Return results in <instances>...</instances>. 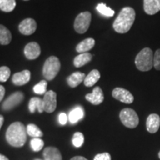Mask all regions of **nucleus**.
Returning a JSON list of instances; mask_svg holds the SVG:
<instances>
[{"label": "nucleus", "mask_w": 160, "mask_h": 160, "mask_svg": "<svg viewBox=\"0 0 160 160\" xmlns=\"http://www.w3.org/2000/svg\"><path fill=\"white\" fill-rule=\"evenodd\" d=\"M136 13L131 7H125L121 10L117 19L113 22V28L118 33H125L131 30L134 23Z\"/></svg>", "instance_id": "f257e3e1"}, {"label": "nucleus", "mask_w": 160, "mask_h": 160, "mask_svg": "<svg viewBox=\"0 0 160 160\" xmlns=\"http://www.w3.org/2000/svg\"><path fill=\"white\" fill-rule=\"evenodd\" d=\"M27 130L25 125L20 122L12 123L6 131V139L11 146L22 147L27 140Z\"/></svg>", "instance_id": "f03ea898"}, {"label": "nucleus", "mask_w": 160, "mask_h": 160, "mask_svg": "<svg viewBox=\"0 0 160 160\" xmlns=\"http://www.w3.org/2000/svg\"><path fill=\"white\" fill-rule=\"evenodd\" d=\"M135 65L140 71H149L153 67V53L149 48H145L136 57Z\"/></svg>", "instance_id": "7ed1b4c3"}, {"label": "nucleus", "mask_w": 160, "mask_h": 160, "mask_svg": "<svg viewBox=\"0 0 160 160\" xmlns=\"http://www.w3.org/2000/svg\"><path fill=\"white\" fill-rule=\"evenodd\" d=\"M60 68H61V63L59 59L57 57L51 56L46 59L43 65V77L45 78V79L51 81L57 77Z\"/></svg>", "instance_id": "20e7f679"}, {"label": "nucleus", "mask_w": 160, "mask_h": 160, "mask_svg": "<svg viewBox=\"0 0 160 160\" xmlns=\"http://www.w3.org/2000/svg\"><path fill=\"white\" fill-rule=\"evenodd\" d=\"M122 123L128 128H135L139 125V119L137 112L131 108H124L119 113Z\"/></svg>", "instance_id": "39448f33"}, {"label": "nucleus", "mask_w": 160, "mask_h": 160, "mask_svg": "<svg viewBox=\"0 0 160 160\" xmlns=\"http://www.w3.org/2000/svg\"><path fill=\"white\" fill-rule=\"evenodd\" d=\"M91 22V13L88 11L79 13L75 19L74 29L78 33L83 34L88 30Z\"/></svg>", "instance_id": "423d86ee"}, {"label": "nucleus", "mask_w": 160, "mask_h": 160, "mask_svg": "<svg viewBox=\"0 0 160 160\" xmlns=\"http://www.w3.org/2000/svg\"><path fill=\"white\" fill-rule=\"evenodd\" d=\"M24 99V93L22 92L17 91L5 99L2 104V109L5 111H10L19 105Z\"/></svg>", "instance_id": "0eeeda50"}, {"label": "nucleus", "mask_w": 160, "mask_h": 160, "mask_svg": "<svg viewBox=\"0 0 160 160\" xmlns=\"http://www.w3.org/2000/svg\"><path fill=\"white\" fill-rule=\"evenodd\" d=\"M42 99L45 111L49 113H53L57 108V93L53 91H47Z\"/></svg>", "instance_id": "6e6552de"}, {"label": "nucleus", "mask_w": 160, "mask_h": 160, "mask_svg": "<svg viewBox=\"0 0 160 160\" xmlns=\"http://www.w3.org/2000/svg\"><path fill=\"white\" fill-rule=\"evenodd\" d=\"M112 96L114 99L125 104H131L134 97L131 92L122 88H116L112 91Z\"/></svg>", "instance_id": "1a4fd4ad"}, {"label": "nucleus", "mask_w": 160, "mask_h": 160, "mask_svg": "<svg viewBox=\"0 0 160 160\" xmlns=\"http://www.w3.org/2000/svg\"><path fill=\"white\" fill-rule=\"evenodd\" d=\"M37 28V24L34 19L31 18L22 20L19 25V31L22 34L29 36L35 33Z\"/></svg>", "instance_id": "9d476101"}, {"label": "nucleus", "mask_w": 160, "mask_h": 160, "mask_svg": "<svg viewBox=\"0 0 160 160\" xmlns=\"http://www.w3.org/2000/svg\"><path fill=\"white\" fill-rule=\"evenodd\" d=\"M24 53L28 59L33 60L37 59L41 54V48L37 42H31L27 44L24 49Z\"/></svg>", "instance_id": "9b49d317"}, {"label": "nucleus", "mask_w": 160, "mask_h": 160, "mask_svg": "<svg viewBox=\"0 0 160 160\" xmlns=\"http://www.w3.org/2000/svg\"><path fill=\"white\" fill-rule=\"evenodd\" d=\"M160 126V118L157 113H151L146 120L147 131L151 133H155L158 131Z\"/></svg>", "instance_id": "f8f14e48"}, {"label": "nucleus", "mask_w": 160, "mask_h": 160, "mask_svg": "<svg viewBox=\"0 0 160 160\" xmlns=\"http://www.w3.org/2000/svg\"><path fill=\"white\" fill-rule=\"evenodd\" d=\"M31 75V71H28V70H24L22 71L14 73L13 77H12V82L15 85H24L30 81Z\"/></svg>", "instance_id": "ddd939ff"}, {"label": "nucleus", "mask_w": 160, "mask_h": 160, "mask_svg": "<svg viewBox=\"0 0 160 160\" xmlns=\"http://www.w3.org/2000/svg\"><path fill=\"white\" fill-rule=\"evenodd\" d=\"M85 99L94 105H100L104 101V94L102 90L100 87H96L93 88L92 93L85 96Z\"/></svg>", "instance_id": "4468645a"}, {"label": "nucleus", "mask_w": 160, "mask_h": 160, "mask_svg": "<svg viewBox=\"0 0 160 160\" xmlns=\"http://www.w3.org/2000/svg\"><path fill=\"white\" fill-rule=\"evenodd\" d=\"M143 8L147 14L154 15L160 11V0H144Z\"/></svg>", "instance_id": "2eb2a0df"}, {"label": "nucleus", "mask_w": 160, "mask_h": 160, "mask_svg": "<svg viewBox=\"0 0 160 160\" xmlns=\"http://www.w3.org/2000/svg\"><path fill=\"white\" fill-rule=\"evenodd\" d=\"M43 156L45 160H62L61 153L55 147H48L44 150Z\"/></svg>", "instance_id": "dca6fc26"}, {"label": "nucleus", "mask_w": 160, "mask_h": 160, "mask_svg": "<svg viewBox=\"0 0 160 160\" xmlns=\"http://www.w3.org/2000/svg\"><path fill=\"white\" fill-rule=\"evenodd\" d=\"M85 77L86 76L84 73H81L79 71L75 72L67 78V82L70 87L76 88L79 84H81L82 82H84Z\"/></svg>", "instance_id": "f3484780"}, {"label": "nucleus", "mask_w": 160, "mask_h": 160, "mask_svg": "<svg viewBox=\"0 0 160 160\" xmlns=\"http://www.w3.org/2000/svg\"><path fill=\"white\" fill-rule=\"evenodd\" d=\"M28 109L31 113H35L36 110H37L39 113H42L45 111L44 110V102L43 99L38 97H33L30 100L28 104Z\"/></svg>", "instance_id": "a211bd4d"}, {"label": "nucleus", "mask_w": 160, "mask_h": 160, "mask_svg": "<svg viewBox=\"0 0 160 160\" xmlns=\"http://www.w3.org/2000/svg\"><path fill=\"white\" fill-rule=\"evenodd\" d=\"M95 45V40L93 38H88L78 44L76 50L78 53H87V51L93 48Z\"/></svg>", "instance_id": "6ab92c4d"}, {"label": "nucleus", "mask_w": 160, "mask_h": 160, "mask_svg": "<svg viewBox=\"0 0 160 160\" xmlns=\"http://www.w3.org/2000/svg\"><path fill=\"white\" fill-rule=\"evenodd\" d=\"M101 77L100 72L97 69H93L86 76L84 79V84L86 87H92L99 81Z\"/></svg>", "instance_id": "aec40b11"}, {"label": "nucleus", "mask_w": 160, "mask_h": 160, "mask_svg": "<svg viewBox=\"0 0 160 160\" xmlns=\"http://www.w3.org/2000/svg\"><path fill=\"white\" fill-rule=\"evenodd\" d=\"M93 56L90 53H80L79 55L77 56L73 59V64H74L75 67L81 68L82 66L85 65L86 64L89 63L92 60Z\"/></svg>", "instance_id": "412c9836"}, {"label": "nucleus", "mask_w": 160, "mask_h": 160, "mask_svg": "<svg viewBox=\"0 0 160 160\" xmlns=\"http://www.w3.org/2000/svg\"><path fill=\"white\" fill-rule=\"evenodd\" d=\"M84 110L82 107L80 106H77L71 110V111L69 113L68 115V119L70 122L71 124H76L79 121L80 119H82L84 117Z\"/></svg>", "instance_id": "4be33fe9"}, {"label": "nucleus", "mask_w": 160, "mask_h": 160, "mask_svg": "<svg viewBox=\"0 0 160 160\" xmlns=\"http://www.w3.org/2000/svg\"><path fill=\"white\" fill-rule=\"evenodd\" d=\"M12 40V34L5 26L0 25V45H7Z\"/></svg>", "instance_id": "5701e85b"}, {"label": "nucleus", "mask_w": 160, "mask_h": 160, "mask_svg": "<svg viewBox=\"0 0 160 160\" xmlns=\"http://www.w3.org/2000/svg\"><path fill=\"white\" fill-rule=\"evenodd\" d=\"M16 5V0H0V10L6 13L13 11Z\"/></svg>", "instance_id": "b1692460"}, {"label": "nucleus", "mask_w": 160, "mask_h": 160, "mask_svg": "<svg viewBox=\"0 0 160 160\" xmlns=\"http://www.w3.org/2000/svg\"><path fill=\"white\" fill-rule=\"evenodd\" d=\"M27 133L33 138H40L43 136V133L34 124H29L26 128Z\"/></svg>", "instance_id": "393cba45"}, {"label": "nucleus", "mask_w": 160, "mask_h": 160, "mask_svg": "<svg viewBox=\"0 0 160 160\" xmlns=\"http://www.w3.org/2000/svg\"><path fill=\"white\" fill-rule=\"evenodd\" d=\"M97 10L102 15L108 17H112L115 13L113 10H112L111 8L108 7V6L104 3L99 4V5L97 6Z\"/></svg>", "instance_id": "a878e982"}, {"label": "nucleus", "mask_w": 160, "mask_h": 160, "mask_svg": "<svg viewBox=\"0 0 160 160\" xmlns=\"http://www.w3.org/2000/svg\"><path fill=\"white\" fill-rule=\"evenodd\" d=\"M47 86L48 82L45 80H42L39 83L37 84L34 87H33V91L37 94H44L47 92Z\"/></svg>", "instance_id": "bb28decb"}, {"label": "nucleus", "mask_w": 160, "mask_h": 160, "mask_svg": "<svg viewBox=\"0 0 160 160\" xmlns=\"http://www.w3.org/2000/svg\"><path fill=\"white\" fill-rule=\"evenodd\" d=\"M31 145L33 151L38 152L42 149L44 147V142L40 138H33L31 141Z\"/></svg>", "instance_id": "cd10ccee"}, {"label": "nucleus", "mask_w": 160, "mask_h": 160, "mask_svg": "<svg viewBox=\"0 0 160 160\" xmlns=\"http://www.w3.org/2000/svg\"><path fill=\"white\" fill-rule=\"evenodd\" d=\"M84 135L81 132H77L73 134L72 142L76 148H79L83 145L84 143Z\"/></svg>", "instance_id": "c85d7f7f"}, {"label": "nucleus", "mask_w": 160, "mask_h": 160, "mask_svg": "<svg viewBox=\"0 0 160 160\" xmlns=\"http://www.w3.org/2000/svg\"><path fill=\"white\" fill-rule=\"evenodd\" d=\"M11 76V70L7 66L0 67V82H5Z\"/></svg>", "instance_id": "c756f323"}, {"label": "nucleus", "mask_w": 160, "mask_h": 160, "mask_svg": "<svg viewBox=\"0 0 160 160\" xmlns=\"http://www.w3.org/2000/svg\"><path fill=\"white\" fill-rule=\"evenodd\" d=\"M153 67L157 71H160V49H158L153 55Z\"/></svg>", "instance_id": "7c9ffc66"}, {"label": "nucleus", "mask_w": 160, "mask_h": 160, "mask_svg": "<svg viewBox=\"0 0 160 160\" xmlns=\"http://www.w3.org/2000/svg\"><path fill=\"white\" fill-rule=\"evenodd\" d=\"M93 160H111V156L109 153H102L96 155Z\"/></svg>", "instance_id": "2f4dec72"}, {"label": "nucleus", "mask_w": 160, "mask_h": 160, "mask_svg": "<svg viewBox=\"0 0 160 160\" xmlns=\"http://www.w3.org/2000/svg\"><path fill=\"white\" fill-rule=\"evenodd\" d=\"M59 122L62 125H65L66 123H67L68 121V116L66 115L65 113H60L59 114Z\"/></svg>", "instance_id": "473e14b6"}, {"label": "nucleus", "mask_w": 160, "mask_h": 160, "mask_svg": "<svg viewBox=\"0 0 160 160\" xmlns=\"http://www.w3.org/2000/svg\"><path fill=\"white\" fill-rule=\"evenodd\" d=\"M5 93V89L2 85H0V102L3 99Z\"/></svg>", "instance_id": "72a5a7b5"}, {"label": "nucleus", "mask_w": 160, "mask_h": 160, "mask_svg": "<svg viewBox=\"0 0 160 160\" xmlns=\"http://www.w3.org/2000/svg\"><path fill=\"white\" fill-rule=\"evenodd\" d=\"M71 160H88V159L83 157H79V156H77V157H73Z\"/></svg>", "instance_id": "f704fd0d"}, {"label": "nucleus", "mask_w": 160, "mask_h": 160, "mask_svg": "<svg viewBox=\"0 0 160 160\" xmlns=\"http://www.w3.org/2000/svg\"><path fill=\"white\" fill-rule=\"evenodd\" d=\"M3 123H4V117H3V116L0 115V129H1Z\"/></svg>", "instance_id": "c9c22d12"}, {"label": "nucleus", "mask_w": 160, "mask_h": 160, "mask_svg": "<svg viewBox=\"0 0 160 160\" xmlns=\"http://www.w3.org/2000/svg\"><path fill=\"white\" fill-rule=\"evenodd\" d=\"M0 160H9V159H8V158L6 157L5 156L0 154Z\"/></svg>", "instance_id": "e433bc0d"}, {"label": "nucleus", "mask_w": 160, "mask_h": 160, "mask_svg": "<svg viewBox=\"0 0 160 160\" xmlns=\"http://www.w3.org/2000/svg\"><path fill=\"white\" fill-rule=\"evenodd\" d=\"M159 158L160 159V151H159Z\"/></svg>", "instance_id": "4c0bfd02"}, {"label": "nucleus", "mask_w": 160, "mask_h": 160, "mask_svg": "<svg viewBox=\"0 0 160 160\" xmlns=\"http://www.w3.org/2000/svg\"><path fill=\"white\" fill-rule=\"evenodd\" d=\"M24 1H29V0H24Z\"/></svg>", "instance_id": "58836bf2"}, {"label": "nucleus", "mask_w": 160, "mask_h": 160, "mask_svg": "<svg viewBox=\"0 0 160 160\" xmlns=\"http://www.w3.org/2000/svg\"><path fill=\"white\" fill-rule=\"evenodd\" d=\"M37 160H40V159H37Z\"/></svg>", "instance_id": "ea45409f"}]
</instances>
